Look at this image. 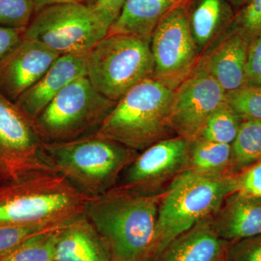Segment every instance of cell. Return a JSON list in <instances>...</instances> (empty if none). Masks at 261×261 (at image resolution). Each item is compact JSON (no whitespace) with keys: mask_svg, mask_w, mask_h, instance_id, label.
Masks as SVG:
<instances>
[{"mask_svg":"<svg viewBox=\"0 0 261 261\" xmlns=\"http://www.w3.org/2000/svg\"><path fill=\"white\" fill-rule=\"evenodd\" d=\"M163 193L142 195L116 187L87 199L84 214L107 242L111 261H152Z\"/></svg>","mask_w":261,"mask_h":261,"instance_id":"obj_1","label":"cell"},{"mask_svg":"<svg viewBox=\"0 0 261 261\" xmlns=\"http://www.w3.org/2000/svg\"><path fill=\"white\" fill-rule=\"evenodd\" d=\"M42 153L57 174L82 195L93 197L116 187L139 152L92 133L68 142H44Z\"/></svg>","mask_w":261,"mask_h":261,"instance_id":"obj_2","label":"cell"},{"mask_svg":"<svg viewBox=\"0 0 261 261\" xmlns=\"http://www.w3.org/2000/svg\"><path fill=\"white\" fill-rule=\"evenodd\" d=\"M175 89L154 77L141 82L116 102L94 133L137 152L175 137L171 122Z\"/></svg>","mask_w":261,"mask_h":261,"instance_id":"obj_3","label":"cell"},{"mask_svg":"<svg viewBox=\"0 0 261 261\" xmlns=\"http://www.w3.org/2000/svg\"><path fill=\"white\" fill-rule=\"evenodd\" d=\"M237 191L236 175L211 176L190 169L178 175L160 200L152 261L174 239L212 217L225 199Z\"/></svg>","mask_w":261,"mask_h":261,"instance_id":"obj_4","label":"cell"},{"mask_svg":"<svg viewBox=\"0 0 261 261\" xmlns=\"http://www.w3.org/2000/svg\"><path fill=\"white\" fill-rule=\"evenodd\" d=\"M153 75L147 38L108 34L86 55V76L98 92L114 102Z\"/></svg>","mask_w":261,"mask_h":261,"instance_id":"obj_5","label":"cell"},{"mask_svg":"<svg viewBox=\"0 0 261 261\" xmlns=\"http://www.w3.org/2000/svg\"><path fill=\"white\" fill-rule=\"evenodd\" d=\"M116 104L84 75L68 84L34 120V124L44 142L74 140L96 132Z\"/></svg>","mask_w":261,"mask_h":261,"instance_id":"obj_6","label":"cell"},{"mask_svg":"<svg viewBox=\"0 0 261 261\" xmlns=\"http://www.w3.org/2000/svg\"><path fill=\"white\" fill-rule=\"evenodd\" d=\"M109 30L90 5L70 2L50 5L36 13L23 37L42 43L60 56H85Z\"/></svg>","mask_w":261,"mask_h":261,"instance_id":"obj_7","label":"cell"},{"mask_svg":"<svg viewBox=\"0 0 261 261\" xmlns=\"http://www.w3.org/2000/svg\"><path fill=\"white\" fill-rule=\"evenodd\" d=\"M86 197L61 175L27 178L21 189L0 200V224L70 219L83 214Z\"/></svg>","mask_w":261,"mask_h":261,"instance_id":"obj_8","label":"cell"},{"mask_svg":"<svg viewBox=\"0 0 261 261\" xmlns=\"http://www.w3.org/2000/svg\"><path fill=\"white\" fill-rule=\"evenodd\" d=\"M44 142L34 121L0 94V173L16 182L56 173L43 158Z\"/></svg>","mask_w":261,"mask_h":261,"instance_id":"obj_9","label":"cell"},{"mask_svg":"<svg viewBox=\"0 0 261 261\" xmlns=\"http://www.w3.org/2000/svg\"><path fill=\"white\" fill-rule=\"evenodd\" d=\"M191 0H178L163 15L150 37L154 78L177 87L200 58L190 30Z\"/></svg>","mask_w":261,"mask_h":261,"instance_id":"obj_10","label":"cell"},{"mask_svg":"<svg viewBox=\"0 0 261 261\" xmlns=\"http://www.w3.org/2000/svg\"><path fill=\"white\" fill-rule=\"evenodd\" d=\"M190 140L175 136L140 152L123 171L120 188L142 195L163 193L189 168Z\"/></svg>","mask_w":261,"mask_h":261,"instance_id":"obj_11","label":"cell"},{"mask_svg":"<svg viewBox=\"0 0 261 261\" xmlns=\"http://www.w3.org/2000/svg\"><path fill=\"white\" fill-rule=\"evenodd\" d=\"M226 94L212 75L196 65L173 93L171 122L175 135L195 140L211 113L226 101Z\"/></svg>","mask_w":261,"mask_h":261,"instance_id":"obj_12","label":"cell"},{"mask_svg":"<svg viewBox=\"0 0 261 261\" xmlns=\"http://www.w3.org/2000/svg\"><path fill=\"white\" fill-rule=\"evenodd\" d=\"M59 57L42 43L23 37L0 60V94L16 102Z\"/></svg>","mask_w":261,"mask_h":261,"instance_id":"obj_13","label":"cell"},{"mask_svg":"<svg viewBox=\"0 0 261 261\" xmlns=\"http://www.w3.org/2000/svg\"><path fill=\"white\" fill-rule=\"evenodd\" d=\"M254 37L230 25L200 56L197 66L217 81L226 92L245 85L247 55Z\"/></svg>","mask_w":261,"mask_h":261,"instance_id":"obj_14","label":"cell"},{"mask_svg":"<svg viewBox=\"0 0 261 261\" xmlns=\"http://www.w3.org/2000/svg\"><path fill=\"white\" fill-rule=\"evenodd\" d=\"M86 75V56H62L15 105L34 121L68 84Z\"/></svg>","mask_w":261,"mask_h":261,"instance_id":"obj_15","label":"cell"},{"mask_svg":"<svg viewBox=\"0 0 261 261\" xmlns=\"http://www.w3.org/2000/svg\"><path fill=\"white\" fill-rule=\"evenodd\" d=\"M211 226L221 238L239 241L261 233V198L233 192L210 218Z\"/></svg>","mask_w":261,"mask_h":261,"instance_id":"obj_16","label":"cell"},{"mask_svg":"<svg viewBox=\"0 0 261 261\" xmlns=\"http://www.w3.org/2000/svg\"><path fill=\"white\" fill-rule=\"evenodd\" d=\"M231 243L216 232L210 219H206L174 239L155 261H228Z\"/></svg>","mask_w":261,"mask_h":261,"instance_id":"obj_17","label":"cell"},{"mask_svg":"<svg viewBox=\"0 0 261 261\" xmlns=\"http://www.w3.org/2000/svg\"><path fill=\"white\" fill-rule=\"evenodd\" d=\"M111 249L86 215L58 231L54 261H111Z\"/></svg>","mask_w":261,"mask_h":261,"instance_id":"obj_18","label":"cell"},{"mask_svg":"<svg viewBox=\"0 0 261 261\" xmlns=\"http://www.w3.org/2000/svg\"><path fill=\"white\" fill-rule=\"evenodd\" d=\"M235 13L228 0H191L190 30L200 56L227 31Z\"/></svg>","mask_w":261,"mask_h":261,"instance_id":"obj_19","label":"cell"},{"mask_svg":"<svg viewBox=\"0 0 261 261\" xmlns=\"http://www.w3.org/2000/svg\"><path fill=\"white\" fill-rule=\"evenodd\" d=\"M178 0H127L109 34L138 36L150 39L163 15Z\"/></svg>","mask_w":261,"mask_h":261,"instance_id":"obj_20","label":"cell"},{"mask_svg":"<svg viewBox=\"0 0 261 261\" xmlns=\"http://www.w3.org/2000/svg\"><path fill=\"white\" fill-rule=\"evenodd\" d=\"M231 156V145L195 139L190 140L188 169L211 176L232 175Z\"/></svg>","mask_w":261,"mask_h":261,"instance_id":"obj_21","label":"cell"},{"mask_svg":"<svg viewBox=\"0 0 261 261\" xmlns=\"http://www.w3.org/2000/svg\"><path fill=\"white\" fill-rule=\"evenodd\" d=\"M231 147V174H238L260 162L261 121H243Z\"/></svg>","mask_w":261,"mask_h":261,"instance_id":"obj_22","label":"cell"},{"mask_svg":"<svg viewBox=\"0 0 261 261\" xmlns=\"http://www.w3.org/2000/svg\"><path fill=\"white\" fill-rule=\"evenodd\" d=\"M243 121L225 101L207 118L195 139L231 145Z\"/></svg>","mask_w":261,"mask_h":261,"instance_id":"obj_23","label":"cell"},{"mask_svg":"<svg viewBox=\"0 0 261 261\" xmlns=\"http://www.w3.org/2000/svg\"><path fill=\"white\" fill-rule=\"evenodd\" d=\"M76 217L30 224H0V257L29 239L61 229Z\"/></svg>","mask_w":261,"mask_h":261,"instance_id":"obj_24","label":"cell"},{"mask_svg":"<svg viewBox=\"0 0 261 261\" xmlns=\"http://www.w3.org/2000/svg\"><path fill=\"white\" fill-rule=\"evenodd\" d=\"M59 230L29 239L0 257V261H54Z\"/></svg>","mask_w":261,"mask_h":261,"instance_id":"obj_25","label":"cell"},{"mask_svg":"<svg viewBox=\"0 0 261 261\" xmlns=\"http://www.w3.org/2000/svg\"><path fill=\"white\" fill-rule=\"evenodd\" d=\"M226 102L243 121H261V86H245L226 92Z\"/></svg>","mask_w":261,"mask_h":261,"instance_id":"obj_26","label":"cell"},{"mask_svg":"<svg viewBox=\"0 0 261 261\" xmlns=\"http://www.w3.org/2000/svg\"><path fill=\"white\" fill-rule=\"evenodd\" d=\"M35 14L32 0H0V25L27 29Z\"/></svg>","mask_w":261,"mask_h":261,"instance_id":"obj_27","label":"cell"},{"mask_svg":"<svg viewBox=\"0 0 261 261\" xmlns=\"http://www.w3.org/2000/svg\"><path fill=\"white\" fill-rule=\"evenodd\" d=\"M255 38L261 29V0H248L235 13L231 24Z\"/></svg>","mask_w":261,"mask_h":261,"instance_id":"obj_28","label":"cell"},{"mask_svg":"<svg viewBox=\"0 0 261 261\" xmlns=\"http://www.w3.org/2000/svg\"><path fill=\"white\" fill-rule=\"evenodd\" d=\"M228 255V261H261V233L231 243Z\"/></svg>","mask_w":261,"mask_h":261,"instance_id":"obj_29","label":"cell"},{"mask_svg":"<svg viewBox=\"0 0 261 261\" xmlns=\"http://www.w3.org/2000/svg\"><path fill=\"white\" fill-rule=\"evenodd\" d=\"M245 86H261V29L252 39L245 69Z\"/></svg>","mask_w":261,"mask_h":261,"instance_id":"obj_30","label":"cell"},{"mask_svg":"<svg viewBox=\"0 0 261 261\" xmlns=\"http://www.w3.org/2000/svg\"><path fill=\"white\" fill-rule=\"evenodd\" d=\"M238 191L261 198V161L236 175Z\"/></svg>","mask_w":261,"mask_h":261,"instance_id":"obj_31","label":"cell"},{"mask_svg":"<svg viewBox=\"0 0 261 261\" xmlns=\"http://www.w3.org/2000/svg\"><path fill=\"white\" fill-rule=\"evenodd\" d=\"M127 0H97L90 5L92 10L101 21L111 29L119 17Z\"/></svg>","mask_w":261,"mask_h":261,"instance_id":"obj_32","label":"cell"},{"mask_svg":"<svg viewBox=\"0 0 261 261\" xmlns=\"http://www.w3.org/2000/svg\"><path fill=\"white\" fill-rule=\"evenodd\" d=\"M25 29L9 28L0 25V60L23 38Z\"/></svg>","mask_w":261,"mask_h":261,"instance_id":"obj_33","label":"cell"},{"mask_svg":"<svg viewBox=\"0 0 261 261\" xmlns=\"http://www.w3.org/2000/svg\"><path fill=\"white\" fill-rule=\"evenodd\" d=\"M34 7L35 13L39 10L50 5L58 3H70V2H81V0H32Z\"/></svg>","mask_w":261,"mask_h":261,"instance_id":"obj_34","label":"cell"},{"mask_svg":"<svg viewBox=\"0 0 261 261\" xmlns=\"http://www.w3.org/2000/svg\"><path fill=\"white\" fill-rule=\"evenodd\" d=\"M228 1L230 5H231V6L232 7L235 13H237L239 10L243 8L244 5L246 4L248 0H228Z\"/></svg>","mask_w":261,"mask_h":261,"instance_id":"obj_35","label":"cell"},{"mask_svg":"<svg viewBox=\"0 0 261 261\" xmlns=\"http://www.w3.org/2000/svg\"><path fill=\"white\" fill-rule=\"evenodd\" d=\"M96 1H97V0H81V2H82V3H84V4H87L88 5H93L94 3H96Z\"/></svg>","mask_w":261,"mask_h":261,"instance_id":"obj_36","label":"cell"}]
</instances>
